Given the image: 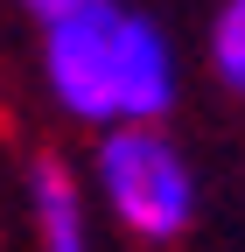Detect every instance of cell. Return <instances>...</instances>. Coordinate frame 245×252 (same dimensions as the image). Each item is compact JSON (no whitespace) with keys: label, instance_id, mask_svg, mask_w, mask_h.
I'll return each instance as SVG.
<instances>
[{"label":"cell","instance_id":"cell-1","mask_svg":"<svg viewBox=\"0 0 245 252\" xmlns=\"http://www.w3.org/2000/svg\"><path fill=\"white\" fill-rule=\"evenodd\" d=\"M42 84L63 119L105 133V126L168 119L182 70L154 14L126 0H70L42 21Z\"/></svg>","mask_w":245,"mask_h":252},{"label":"cell","instance_id":"cell-2","mask_svg":"<svg viewBox=\"0 0 245 252\" xmlns=\"http://www.w3.org/2000/svg\"><path fill=\"white\" fill-rule=\"evenodd\" d=\"M91 189L133 245H182L196 224V175L189 154L168 140L161 119L105 126L91 147Z\"/></svg>","mask_w":245,"mask_h":252},{"label":"cell","instance_id":"cell-4","mask_svg":"<svg viewBox=\"0 0 245 252\" xmlns=\"http://www.w3.org/2000/svg\"><path fill=\"white\" fill-rule=\"evenodd\" d=\"M210 70L231 91H245V0H224L210 21Z\"/></svg>","mask_w":245,"mask_h":252},{"label":"cell","instance_id":"cell-3","mask_svg":"<svg viewBox=\"0 0 245 252\" xmlns=\"http://www.w3.org/2000/svg\"><path fill=\"white\" fill-rule=\"evenodd\" d=\"M28 217H35V252H91V203H84V182L42 154L28 168Z\"/></svg>","mask_w":245,"mask_h":252},{"label":"cell","instance_id":"cell-5","mask_svg":"<svg viewBox=\"0 0 245 252\" xmlns=\"http://www.w3.org/2000/svg\"><path fill=\"white\" fill-rule=\"evenodd\" d=\"M14 7H21V14H35V21H49L56 7H70V0H14Z\"/></svg>","mask_w":245,"mask_h":252}]
</instances>
